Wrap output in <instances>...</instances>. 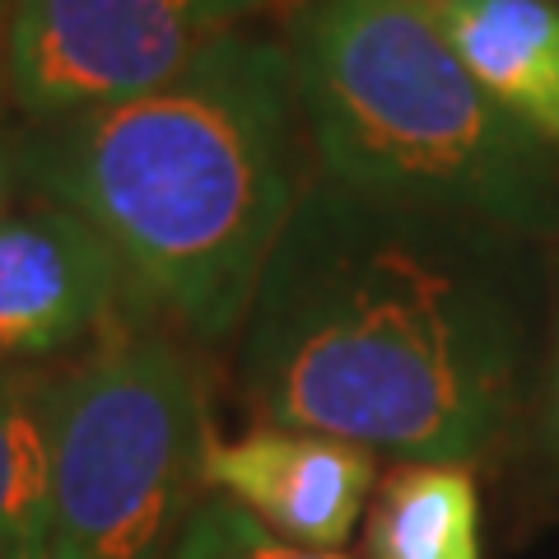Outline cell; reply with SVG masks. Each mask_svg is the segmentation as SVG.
Listing matches in <instances>:
<instances>
[{"label":"cell","instance_id":"6da1fadb","mask_svg":"<svg viewBox=\"0 0 559 559\" xmlns=\"http://www.w3.org/2000/svg\"><path fill=\"white\" fill-rule=\"evenodd\" d=\"M503 234L308 178L242 322L261 425L471 462L518 401Z\"/></svg>","mask_w":559,"mask_h":559},{"label":"cell","instance_id":"7a4b0ae2","mask_svg":"<svg viewBox=\"0 0 559 559\" xmlns=\"http://www.w3.org/2000/svg\"><path fill=\"white\" fill-rule=\"evenodd\" d=\"M304 103L285 43L234 33L159 90L20 131V178L108 238L154 308L229 341L304 197Z\"/></svg>","mask_w":559,"mask_h":559},{"label":"cell","instance_id":"3957f363","mask_svg":"<svg viewBox=\"0 0 559 559\" xmlns=\"http://www.w3.org/2000/svg\"><path fill=\"white\" fill-rule=\"evenodd\" d=\"M285 47L318 178L503 238L559 229V150L480 90L429 0H308Z\"/></svg>","mask_w":559,"mask_h":559},{"label":"cell","instance_id":"277c9868","mask_svg":"<svg viewBox=\"0 0 559 559\" xmlns=\"http://www.w3.org/2000/svg\"><path fill=\"white\" fill-rule=\"evenodd\" d=\"M51 559H173L205 503V396L159 331L117 336L43 382Z\"/></svg>","mask_w":559,"mask_h":559},{"label":"cell","instance_id":"5b68a950","mask_svg":"<svg viewBox=\"0 0 559 559\" xmlns=\"http://www.w3.org/2000/svg\"><path fill=\"white\" fill-rule=\"evenodd\" d=\"M285 0H10L0 84L28 127L159 90Z\"/></svg>","mask_w":559,"mask_h":559},{"label":"cell","instance_id":"8992f818","mask_svg":"<svg viewBox=\"0 0 559 559\" xmlns=\"http://www.w3.org/2000/svg\"><path fill=\"white\" fill-rule=\"evenodd\" d=\"M131 275L108 238L57 201L0 219V364L66 355L112 318Z\"/></svg>","mask_w":559,"mask_h":559},{"label":"cell","instance_id":"52a82bcc","mask_svg":"<svg viewBox=\"0 0 559 559\" xmlns=\"http://www.w3.org/2000/svg\"><path fill=\"white\" fill-rule=\"evenodd\" d=\"M205 480L289 546L341 550L369 509L378 457L326 433L261 425L234 443H210Z\"/></svg>","mask_w":559,"mask_h":559},{"label":"cell","instance_id":"ba28073f","mask_svg":"<svg viewBox=\"0 0 559 559\" xmlns=\"http://www.w3.org/2000/svg\"><path fill=\"white\" fill-rule=\"evenodd\" d=\"M448 43L480 90L559 150V5L555 0H439Z\"/></svg>","mask_w":559,"mask_h":559},{"label":"cell","instance_id":"9c48e42d","mask_svg":"<svg viewBox=\"0 0 559 559\" xmlns=\"http://www.w3.org/2000/svg\"><path fill=\"white\" fill-rule=\"evenodd\" d=\"M369 559H485L480 495L462 462H401L364 527Z\"/></svg>","mask_w":559,"mask_h":559},{"label":"cell","instance_id":"30bf717a","mask_svg":"<svg viewBox=\"0 0 559 559\" xmlns=\"http://www.w3.org/2000/svg\"><path fill=\"white\" fill-rule=\"evenodd\" d=\"M0 559H51L43 382L0 364Z\"/></svg>","mask_w":559,"mask_h":559},{"label":"cell","instance_id":"8fae6325","mask_svg":"<svg viewBox=\"0 0 559 559\" xmlns=\"http://www.w3.org/2000/svg\"><path fill=\"white\" fill-rule=\"evenodd\" d=\"M173 559H345V555L289 546V540H280L261 527L248 509H238L234 499L205 495Z\"/></svg>","mask_w":559,"mask_h":559},{"label":"cell","instance_id":"7c38bea8","mask_svg":"<svg viewBox=\"0 0 559 559\" xmlns=\"http://www.w3.org/2000/svg\"><path fill=\"white\" fill-rule=\"evenodd\" d=\"M14 178H20V131H10V121H5V98H0V219L10 215Z\"/></svg>","mask_w":559,"mask_h":559},{"label":"cell","instance_id":"4fadbf2b","mask_svg":"<svg viewBox=\"0 0 559 559\" xmlns=\"http://www.w3.org/2000/svg\"><path fill=\"white\" fill-rule=\"evenodd\" d=\"M550 433L559 443V341H555V378H550Z\"/></svg>","mask_w":559,"mask_h":559},{"label":"cell","instance_id":"5bb4252c","mask_svg":"<svg viewBox=\"0 0 559 559\" xmlns=\"http://www.w3.org/2000/svg\"><path fill=\"white\" fill-rule=\"evenodd\" d=\"M5 20H10V0H0V38H5Z\"/></svg>","mask_w":559,"mask_h":559},{"label":"cell","instance_id":"9a60e30c","mask_svg":"<svg viewBox=\"0 0 559 559\" xmlns=\"http://www.w3.org/2000/svg\"><path fill=\"white\" fill-rule=\"evenodd\" d=\"M429 5H439V0H429Z\"/></svg>","mask_w":559,"mask_h":559},{"label":"cell","instance_id":"2e32d148","mask_svg":"<svg viewBox=\"0 0 559 559\" xmlns=\"http://www.w3.org/2000/svg\"><path fill=\"white\" fill-rule=\"evenodd\" d=\"M555 5H559V0H555Z\"/></svg>","mask_w":559,"mask_h":559}]
</instances>
